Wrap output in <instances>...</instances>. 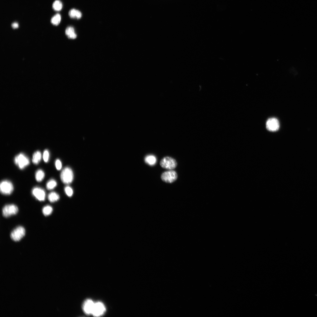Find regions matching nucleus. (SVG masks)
<instances>
[{
	"instance_id": "nucleus-1",
	"label": "nucleus",
	"mask_w": 317,
	"mask_h": 317,
	"mask_svg": "<svg viewBox=\"0 0 317 317\" xmlns=\"http://www.w3.org/2000/svg\"><path fill=\"white\" fill-rule=\"evenodd\" d=\"M160 165L163 168L172 170L176 167L177 163L174 158L167 156L163 157L161 160Z\"/></svg>"
},
{
	"instance_id": "nucleus-2",
	"label": "nucleus",
	"mask_w": 317,
	"mask_h": 317,
	"mask_svg": "<svg viewBox=\"0 0 317 317\" xmlns=\"http://www.w3.org/2000/svg\"><path fill=\"white\" fill-rule=\"evenodd\" d=\"M14 162L21 169L24 168L30 163L28 158L22 153L19 154L15 157Z\"/></svg>"
},
{
	"instance_id": "nucleus-3",
	"label": "nucleus",
	"mask_w": 317,
	"mask_h": 317,
	"mask_svg": "<svg viewBox=\"0 0 317 317\" xmlns=\"http://www.w3.org/2000/svg\"><path fill=\"white\" fill-rule=\"evenodd\" d=\"M60 178L64 183L68 184L71 183L73 179V174L72 169L68 167L65 168L60 174Z\"/></svg>"
},
{
	"instance_id": "nucleus-4",
	"label": "nucleus",
	"mask_w": 317,
	"mask_h": 317,
	"mask_svg": "<svg viewBox=\"0 0 317 317\" xmlns=\"http://www.w3.org/2000/svg\"><path fill=\"white\" fill-rule=\"evenodd\" d=\"M177 173L173 170L164 172L161 176V178L162 181L168 183L173 182L177 180Z\"/></svg>"
},
{
	"instance_id": "nucleus-5",
	"label": "nucleus",
	"mask_w": 317,
	"mask_h": 317,
	"mask_svg": "<svg viewBox=\"0 0 317 317\" xmlns=\"http://www.w3.org/2000/svg\"><path fill=\"white\" fill-rule=\"evenodd\" d=\"M25 230L24 228L21 226H18L14 229L11 232L10 237L14 241L17 242L20 240L25 235Z\"/></svg>"
},
{
	"instance_id": "nucleus-6",
	"label": "nucleus",
	"mask_w": 317,
	"mask_h": 317,
	"mask_svg": "<svg viewBox=\"0 0 317 317\" xmlns=\"http://www.w3.org/2000/svg\"><path fill=\"white\" fill-rule=\"evenodd\" d=\"M14 190V187L12 183L8 180L2 181L0 184L1 193L5 195L11 194Z\"/></svg>"
},
{
	"instance_id": "nucleus-7",
	"label": "nucleus",
	"mask_w": 317,
	"mask_h": 317,
	"mask_svg": "<svg viewBox=\"0 0 317 317\" xmlns=\"http://www.w3.org/2000/svg\"><path fill=\"white\" fill-rule=\"evenodd\" d=\"M17 207L14 204H9L5 205L2 209V214L3 216L7 217L11 215L16 214L18 212Z\"/></svg>"
},
{
	"instance_id": "nucleus-8",
	"label": "nucleus",
	"mask_w": 317,
	"mask_h": 317,
	"mask_svg": "<svg viewBox=\"0 0 317 317\" xmlns=\"http://www.w3.org/2000/svg\"><path fill=\"white\" fill-rule=\"evenodd\" d=\"M266 127L267 129L270 131H276L279 128V122L276 118H270L267 120L266 122Z\"/></svg>"
},
{
	"instance_id": "nucleus-9",
	"label": "nucleus",
	"mask_w": 317,
	"mask_h": 317,
	"mask_svg": "<svg viewBox=\"0 0 317 317\" xmlns=\"http://www.w3.org/2000/svg\"><path fill=\"white\" fill-rule=\"evenodd\" d=\"M105 311V307L103 304L98 302L95 303L92 314L94 316H100L103 314Z\"/></svg>"
},
{
	"instance_id": "nucleus-10",
	"label": "nucleus",
	"mask_w": 317,
	"mask_h": 317,
	"mask_svg": "<svg viewBox=\"0 0 317 317\" xmlns=\"http://www.w3.org/2000/svg\"><path fill=\"white\" fill-rule=\"evenodd\" d=\"M33 195L40 201L44 200L45 197V193L44 190L38 187L34 188L32 190Z\"/></svg>"
},
{
	"instance_id": "nucleus-11",
	"label": "nucleus",
	"mask_w": 317,
	"mask_h": 317,
	"mask_svg": "<svg viewBox=\"0 0 317 317\" xmlns=\"http://www.w3.org/2000/svg\"><path fill=\"white\" fill-rule=\"evenodd\" d=\"M95 303L90 299L85 301L83 305V308L84 312L87 314H92Z\"/></svg>"
},
{
	"instance_id": "nucleus-12",
	"label": "nucleus",
	"mask_w": 317,
	"mask_h": 317,
	"mask_svg": "<svg viewBox=\"0 0 317 317\" xmlns=\"http://www.w3.org/2000/svg\"><path fill=\"white\" fill-rule=\"evenodd\" d=\"M65 33L69 38L74 39L77 37V35L75 32L74 29L72 27H68L65 30Z\"/></svg>"
},
{
	"instance_id": "nucleus-13",
	"label": "nucleus",
	"mask_w": 317,
	"mask_h": 317,
	"mask_svg": "<svg viewBox=\"0 0 317 317\" xmlns=\"http://www.w3.org/2000/svg\"><path fill=\"white\" fill-rule=\"evenodd\" d=\"M69 15L71 18H76L79 19L82 17L81 12L75 9H71L69 12Z\"/></svg>"
},
{
	"instance_id": "nucleus-14",
	"label": "nucleus",
	"mask_w": 317,
	"mask_h": 317,
	"mask_svg": "<svg viewBox=\"0 0 317 317\" xmlns=\"http://www.w3.org/2000/svg\"><path fill=\"white\" fill-rule=\"evenodd\" d=\"M41 158V154L39 151L35 152L33 154L32 161L35 164H37L39 162Z\"/></svg>"
},
{
	"instance_id": "nucleus-15",
	"label": "nucleus",
	"mask_w": 317,
	"mask_h": 317,
	"mask_svg": "<svg viewBox=\"0 0 317 317\" xmlns=\"http://www.w3.org/2000/svg\"><path fill=\"white\" fill-rule=\"evenodd\" d=\"M145 162L148 164L152 166L154 165L156 161V159L155 156L153 155H148L145 158Z\"/></svg>"
},
{
	"instance_id": "nucleus-16",
	"label": "nucleus",
	"mask_w": 317,
	"mask_h": 317,
	"mask_svg": "<svg viewBox=\"0 0 317 317\" xmlns=\"http://www.w3.org/2000/svg\"><path fill=\"white\" fill-rule=\"evenodd\" d=\"M60 198L59 195L57 193L52 192L49 194L48 195V200L51 203L58 200Z\"/></svg>"
},
{
	"instance_id": "nucleus-17",
	"label": "nucleus",
	"mask_w": 317,
	"mask_h": 317,
	"mask_svg": "<svg viewBox=\"0 0 317 317\" xmlns=\"http://www.w3.org/2000/svg\"><path fill=\"white\" fill-rule=\"evenodd\" d=\"M45 177V173L41 169L38 170L35 174V178L36 181L40 182L42 181Z\"/></svg>"
},
{
	"instance_id": "nucleus-18",
	"label": "nucleus",
	"mask_w": 317,
	"mask_h": 317,
	"mask_svg": "<svg viewBox=\"0 0 317 317\" xmlns=\"http://www.w3.org/2000/svg\"><path fill=\"white\" fill-rule=\"evenodd\" d=\"M61 19L60 15L59 14H57L52 18L50 21L53 25L57 26L60 23Z\"/></svg>"
},
{
	"instance_id": "nucleus-19",
	"label": "nucleus",
	"mask_w": 317,
	"mask_h": 317,
	"mask_svg": "<svg viewBox=\"0 0 317 317\" xmlns=\"http://www.w3.org/2000/svg\"><path fill=\"white\" fill-rule=\"evenodd\" d=\"M63 5L60 1L59 0H56L53 3L52 7L53 9L57 11H60L62 9Z\"/></svg>"
},
{
	"instance_id": "nucleus-20",
	"label": "nucleus",
	"mask_w": 317,
	"mask_h": 317,
	"mask_svg": "<svg viewBox=\"0 0 317 317\" xmlns=\"http://www.w3.org/2000/svg\"><path fill=\"white\" fill-rule=\"evenodd\" d=\"M57 183L56 181L53 179H51L49 180L47 183L46 187L48 190L53 189L57 186Z\"/></svg>"
},
{
	"instance_id": "nucleus-21",
	"label": "nucleus",
	"mask_w": 317,
	"mask_h": 317,
	"mask_svg": "<svg viewBox=\"0 0 317 317\" xmlns=\"http://www.w3.org/2000/svg\"><path fill=\"white\" fill-rule=\"evenodd\" d=\"M53 210V208L51 206L47 205L43 208L42 212L44 215L48 216L52 213Z\"/></svg>"
},
{
	"instance_id": "nucleus-22",
	"label": "nucleus",
	"mask_w": 317,
	"mask_h": 317,
	"mask_svg": "<svg viewBox=\"0 0 317 317\" xmlns=\"http://www.w3.org/2000/svg\"><path fill=\"white\" fill-rule=\"evenodd\" d=\"M65 191L66 195L69 197H71L73 194V190L72 188L69 186H66L64 188Z\"/></svg>"
},
{
	"instance_id": "nucleus-23",
	"label": "nucleus",
	"mask_w": 317,
	"mask_h": 317,
	"mask_svg": "<svg viewBox=\"0 0 317 317\" xmlns=\"http://www.w3.org/2000/svg\"><path fill=\"white\" fill-rule=\"evenodd\" d=\"M49 156V154L48 150H45L43 152V158L44 162H47L48 161Z\"/></svg>"
},
{
	"instance_id": "nucleus-24",
	"label": "nucleus",
	"mask_w": 317,
	"mask_h": 317,
	"mask_svg": "<svg viewBox=\"0 0 317 317\" xmlns=\"http://www.w3.org/2000/svg\"><path fill=\"white\" fill-rule=\"evenodd\" d=\"M55 167L57 170H60L62 167V164L60 161L59 159L56 160L55 163Z\"/></svg>"
},
{
	"instance_id": "nucleus-25",
	"label": "nucleus",
	"mask_w": 317,
	"mask_h": 317,
	"mask_svg": "<svg viewBox=\"0 0 317 317\" xmlns=\"http://www.w3.org/2000/svg\"><path fill=\"white\" fill-rule=\"evenodd\" d=\"M11 26L13 28H18V23L16 22H14L11 24Z\"/></svg>"
}]
</instances>
